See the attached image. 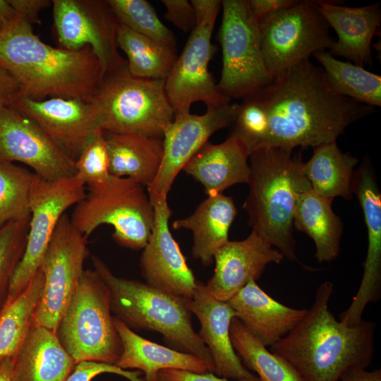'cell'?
I'll use <instances>...</instances> for the list:
<instances>
[{"label": "cell", "mask_w": 381, "mask_h": 381, "mask_svg": "<svg viewBox=\"0 0 381 381\" xmlns=\"http://www.w3.org/2000/svg\"><path fill=\"white\" fill-rule=\"evenodd\" d=\"M268 119L262 148L291 150L337 141L373 107L336 94L322 68L309 59L284 70L255 92Z\"/></svg>", "instance_id": "obj_1"}, {"label": "cell", "mask_w": 381, "mask_h": 381, "mask_svg": "<svg viewBox=\"0 0 381 381\" xmlns=\"http://www.w3.org/2000/svg\"><path fill=\"white\" fill-rule=\"evenodd\" d=\"M332 282L317 289L305 317L270 351L286 361L303 381H339L347 372L367 369L374 353V322L348 326L329 308Z\"/></svg>", "instance_id": "obj_2"}, {"label": "cell", "mask_w": 381, "mask_h": 381, "mask_svg": "<svg viewBox=\"0 0 381 381\" xmlns=\"http://www.w3.org/2000/svg\"><path fill=\"white\" fill-rule=\"evenodd\" d=\"M0 67L35 100L64 97L91 103L103 78L90 47L68 50L49 45L17 16L0 30Z\"/></svg>", "instance_id": "obj_3"}, {"label": "cell", "mask_w": 381, "mask_h": 381, "mask_svg": "<svg viewBox=\"0 0 381 381\" xmlns=\"http://www.w3.org/2000/svg\"><path fill=\"white\" fill-rule=\"evenodd\" d=\"M250 191L243 204L248 225L291 261L296 255L293 215L295 191L303 176L301 152L262 148L249 156Z\"/></svg>", "instance_id": "obj_4"}, {"label": "cell", "mask_w": 381, "mask_h": 381, "mask_svg": "<svg viewBox=\"0 0 381 381\" xmlns=\"http://www.w3.org/2000/svg\"><path fill=\"white\" fill-rule=\"evenodd\" d=\"M94 270L109 288L111 313L131 329L160 333L174 349L199 357L213 373L208 348L192 324L188 301L139 281L121 278L99 258H92Z\"/></svg>", "instance_id": "obj_5"}, {"label": "cell", "mask_w": 381, "mask_h": 381, "mask_svg": "<svg viewBox=\"0 0 381 381\" xmlns=\"http://www.w3.org/2000/svg\"><path fill=\"white\" fill-rule=\"evenodd\" d=\"M164 80L132 75L126 61L104 75L91 102L99 130L163 137L174 117Z\"/></svg>", "instance_id": "obj_6"}, {"label": "cell", "mask_w": 381, "mask_h": 381, "mask_svg": "<svg viewBox=\"0 0 381 381\" xmlns=\"http://www.w3.org/2000/svg\"><path fill=\"white\" fill-rule=\"evenodd\" d=\"M56 334L76 364L116 365L121 342L111 315L109 288L95 270L84 271Z\"/></svg>", "instance_id": "obj_7"}, {"label": "cell", "mask_w": 381, "mask_h": 381, "mask_svg": "<svg viewBox=\"0 0 381 381\" xmlns=\"http://www.w3.org/2000/svg\"><path fill=\"white\" fill-rule=\"evenodd\" d=\"M154 215L144 186L128 178L110 176L103 184L88 188L70 219L87 239L98 226L111 225L119 245L138 250L147 243Z\"/></svg>", "instance_id": "obj_8"}, {"label": "cell", "mask_w": 381, "mask_h": 381, "mask_svg": "<svg viewBox=\"0 0 381 381\" xmlns=\"http://www.w3.org/2000/svg\"><path fill=\"white\" fill-rule=\"evenodd\" d=\"M222 19L218 40L222 68L217 85L229 98H245L273 78L264 61L258 20L248 0L222 1Z\"/></svg>", "instance_id": "obj_9"}, {"label": "cell", "mask_w": 381, "mask_h": 381, "mask_svg": "<svg viewBox=\"0 0 381 381\" xmlns=\"http://www.w3.org/2000/svg\"><path fill=\"white\" fill-rule=\"evenodd\" d=\"M258 22L262 56L272 78L314 53L330 49L335 42L316 1H296Z\"/></svg>", "instance_id": "obj_10"}, {"label": "cell", "mask_w": 381, "mask_h": 381, "mask_svg": "<svg viewBox=\"0 0 381 381\" xmlns=\"http://www.w3.org/2000/svg\"><path fill=\"white\" fill-rule=\"evenodd\" d=\"M85 193V186L75 176L48 181L35 175L30 193L26 246L12 275L4 305L13 301L25 290L40 267L61 217Z\"/></svg>", "instance_id": "obj_11"}, {"label": "cell", "mask_w": 381, "mask_h": 381, "mask_svg": "<svg viewBox=\"0 0 381 381\" xmlns=\"http://www.w3.org/2000/svg\"><path fill=\"white\" fill-rule=\"evenodd\" d=\"M88 255L87 238L73 226L70 217L63 214L40 267L44 285L33 325L56 333L85 271Z\"/></svg>", "instance_id": "obj_12"}, {"label": "cell", "mask_w": 381, "mask_h": 381, "mask_svg": "<svg viewBox=\"0 0 381 381\" xmlns=\"http://www.w3.org/2000/svg\"><path fill=\"white\" fill-rule=\"evenodd\" d=\"M53 18L61 48L92 49L103 76L126 61L119 52V22L108 0H53Z\"/></svg>", "instance_id": "obj_13"}, {"label": "cell", "mask_w": 381, "mask_h": 381, "mask_svg": "<svg viewBox=\"0 0 381 381\" xmlns=\"http://www.w3.org/2000/svg\"><path fill=\"white\" fill-rule=\"evenodd\" d=\"M240 104L207 106L200 115L190 111L175 113L163 134L164 152L161 166L152 183L147 189L153 204L167 200L168 193L178 175L196 152L216 131L234 122Z\"/></svg>", "instance_id": "obj_14"}, {"label": "cell", "mask_w": 381, "mask_h": 381, "mask_svg": "<svg viewBox=\"0 0 381 381\" xmlns=\"http://www.w3.org/2000/svg\"><path fill=\"white\" fill-rule=\"evenodd\" d=\"M215 20L196 22L171 72L165 79L164 88L174 113L190 111L195 102L206 106L219 107L230 103L209 71V63L214 54L211 42Z\"/></svg>", "instance_id": "obj_15"}, {"label": "cell", "mask_w": 381, "mask_h": 381, "mask_svg": "<svg viewBox=\"0 0 381 381\" xmlns=\"http://www.w3.org/2000/svg\"><path fill=\"white\" fill-rule=\"evenodd\" d=\"M0 162H19L53 181L75 175V160L33 121L12 107L0 109Z\"/></svg>", "instance_id": "obj_16"}, {"label": "cell", "mask_w": 381, "mask_h": 381, "mask_svg": "<svg viewBox=\"0 0 381 381\" xmlns=\"http://www.w3.org/2000/svg\"><path fill=\"white\" fill-rule=\"evenodd\" d=\"M153 207L151 234L140 257L141 274L151 287L190 301L198 282L170 231L169 220L172 211L167 200L159 201Z\"/></svg>", "instance_id": "obj_17"}, {"label": "cell", "mask_w": 381, "mask_h": 381, "mask_svg": "<svg viewBox=\"0 0 381 381\" xmlns=\"http://www.w3.org/2000/svg\"><path fill=\"white\" fill-rule=\"evenodd\" d=\"M352 191L362 209L368 248L359 288L351 305L339 317V320L348 326L358 324L368 304L376 303L381 298V193L367 159L355 170Z\"/></svg>", "instance_id": "obj_18"}, {"label": "cell", "mask_w": 381, "mask_h": 381, "mask_svg": "<svg viewBox=\"0 0 381 381\" xmlns=\"http://www.w3.org/2000/svg\"><path fill=\"white\" fill-rule=\"evenodd\" d=\"M11 107L33 121L73 160L99 131L91 103L80 99L35 100L23 92Z\"/></svg>", "instance_id": "obj_19"}, {"label": "cell", "mask_w": 381, "mask_h": 381, "mask_svg": "<svg viewBox=\"0 0 381 381\" xmlns=\"http://www.w3.org/2000/svg\"><path fill=\"white\" fill-rule=\"evenodd\" d=\"M188 306L199 320L200 329L198 334L210 352L213 373L231 380L260 381L243 365L233 348L230 325L236 313L228 302L216 298L205 285L198 282Z\"/></svg>", "instance_id": "obj_20"}, {"label": "cell", "mask_w": 381, "mask_h": 381, "mask_svg": "<svg viewBox=\"0 0 381 381\" xmlns=\"http://www.w3.org/2000/svg\"><path fill=\"white\" fill-rule=\"evenodd\" d=\"M284 257L255 233L242 241H229L214 255L215 268L205 285L216 298L228 301L250 281H256L267 265Z\"/></svg>", "instance_id": "obj_21"}, {"label": "cell", "mask_w": 381, "mask_h": 381, "mask_svg": "<svg viewBox=\"0 0 381 381\" xmlns=\"http://www.w3.org/2000/svg\"><path fill=\"white\" fill-rule=\"evenodd\" d=\"M244 327L266 347L286 336L305 317L307 308L286 306L250 281L228 301Z\"/></svg>", "instance_id": "obj_22"}, {"label": "cell", "mask_w": 381, "mask_h": 381, "mask_svg": "<svg viewBox=\"0 0 381 381\" xmlns=\"http://www.w3.org/2000/svg\"><path fill=\"white\" fill-rule=\"evenodd\" d=\"M316 4L329 26L337 35V40L329 52L362 67L365 64H371L372 40L381 22L379 4L349 7L316 1Z\"/></svg>", "instance_id": "obj_23"}, {"label": "cell", "mask_w": 381, "mask_h": 381, "mask_svg": "<svg viewBox=\"0 0 381 381\" xmlns=\"http://www.w3.org/2000/svg\"><path fill=\"white\" fill-rule=\"evenodd\" d=\"M249 155L242 143L231 135L224 142H206L183 168L200 182L206 193H222L238 183H248Z\"/></svg>", "instance_id": "obj_24"}, {"label": "cell", "mask_w": 381, "mask_h": 381, "mask_svg": "<svg viewBox=\"0 0 381 381\" xmlns=\"http://www.w3.org/2000/svg\"><path fill=\"white\" fill-rule=\"evenodd\" d=\"M332 201L315 192L303 175L295 191L294 228L313 239L319 262H332L340 253L343 224L332 210Z\"/></svg>", "instance_id": "obj_25"}, {"label": "cell", "mask_w": 381, "mask_h": 381, "mask_svg": "<svg viewBox=\"0 0 381 381\" xmlns=\"http://www.w3.org/2000/svg\"><path fill=\"white\" fill-rule=\"evenodd\" d=\"M121 342V353L116 365L123 369L138 370L146 381H157L159 371L176 369L194 373L211 372L204 361L193 354L172 349L136 334L114 317Z\"/></svg>", "instance_id": "obj_26"}, {"label": "cell", "mask_w": 381, "mask_h": 381, "mask_svg": "<svg viewBox=\"0 0 381 381\" xmlns=\"http://www.w3.org/2000/svg\"><path fill=\"white\" fill-rule=\"evenodd\" d=\"M237 214L231 197L222 193L208 194L189 216L173 222L174 229L193 232L191 253L205 266L210 265L217 250L229 240V231Z\"/></svg>", "instance_id": "obj_27"}, {"label": "cell", "mask_w": 381, "mask_h": 381, "mask_svg": "<svg viewBox=\"0 0 381 381\" xmlns=\"http://www.w3.org/2000/svg\"><path fill=\"white\" fill-rule=\"evenodd\" d=\"M104 133L110 175L128 178L146 188L150 186L161 166L163 138L134 133Z\"/></svg>", "instance_id": "obj_28"}, {"label": "cell", "mask_w": 381, "mask_h": 381, "mask_svg": "<svg viewBox=\"0 0 381 381\" xmlns=\"http://www.w3.org/2000/svg\"><path fill=\"white\" fill-rule=\"evenodd\" d=\"M75 365L54 332L33 325L14 358L13 373L16 381H66Z\"/></svg>", "instance_id": "obj_29"}, {"label": "cell", "mask_w": 381, "mask_h": 381, "mask_svg": "<svg viewBox=\"0 0 381 381\" xmlns=\"http://www.w3.org/2000/svg\"><path fill=\"white\" fill-rule=\"evenodd\" d=\"M358 159L349 152H343L337 141L313 147L310 159L303 162L302 171L313 190L318 194L334 200L353 198L352 185L355 167Z\"/></svg>", "instance_id": "obj_30"}, {"label": "cell", "mask_w": 381, "mask_h": 381, "mask_svg": "<svg viewBox=\"0 0 381 381\" xmlns=\"http://www.w3.org/2000/svg\"><path fill=\"white\" fill-rule=\"evenodd\" d=\"M44 285L40 269L25 290L0 310V362L14 359L33 326L34 316Z\"/></svg>", "instance_id": "obj_31"}, {"label": "cell", "mask_w": 381, "mask_h": 381, "mask_svg": "<svg viewBox=\"0 0 381 381\" xmlns=\"http://www.w3.org/2000/svg\"><path fill=\"white\" fill-rule=\"evenodd\" d=\"M330 88L337 95L370 106H381V76L363 67L336 59L329 52L313 54Z\"/></svg>", "instance_id": "obj_32"}, {"label": "cell", "mask_w": 381, "mask_h": 381, "mask_svg": "<svg viewBox=\"0 0 381 381\" xmlns=\"http://www.w3.org/2000/svg\"><path fill=\"white\" fill-rule=\"evenodd\" d=\"M116 39L119 48L127 56V67L132 75L165 80L177 59L176 50L120 23Z\"/></svg>", "instance_id": "obj_33"}, {"label": "cell", "mask_w": 381, "mask_h": 381, "mask_svg": "<svg viewBox=\"0 0 381 381\" xmlns=\"http://www.w3.org/2000/svg\"><path fill=\"white\" fill-rule=\"evenodd\" d=\"M230 338L243 365L260 381H303L286 361L269 351L237 318L231 320Z\"/></svg>", "instance_id": "obj_34"}, {"label": "cell", "mask_w": 381, "mask_h": 381, "mask_svg": "<svg viewBox=\"0 0 381 381\" xmlns=\"http://www.w3.org/2000/svg\"><path fill=\"white\" fill-rule=\"evenodd\" d=\"M35 174L11 162H0V229L30 216V193Z\"/></svg>", "instance_id": "obj_35"}, {"label": "cell", "mask_w": 381, "mask_h": 381, "mask_svg": "<svg viewBox=\"0 0 381 381\" xmlns=\"http://www.w3.org/2000/svg\"><path fill=\"white\" fill-rule=\"evenodd\" d=\"M119 23L134 32L176 50L172 31L159 18L146 0H108Z\"/></svg>", "instance_id": "obj_36"}, {"label": "cell", "mask_w": 381, "mask_h": 381, "mask_svg": "<svg viewBox=\"0 0 381 381\" xmlns=\"http://www.w3.org/2000/svg\"><path fill=\"white\" fill-rule=\"evenodd\" d=\"M30 216L13 220L0 229V310L7 298L10 282L24 253Z\"/></svg>", "instance_id": "obj_37"}, {"label": "cell", "mask_w": 381, "mask_h": 381, "mask_svg": "<svg viewBox=\"0 0 381 381\" xmlns=\"http://www.w3.org/2000/svg\"><path fill=\"white\" fill-rule=\"evenodd\" d=\"M231 135L245 146L249 156L261 149L268 131V119L262 102L254 92L243 98Z\"/></svg>", "instance_id": "obj_38"}, {"label": "cell", "mask_w": 381, "mask_h": 381, "mask_svg": "<svg viewBox=\"0 0 381 381\" xmlns=\"http://www.w3.org/2000/svg\"><path fill=\"white\" fill-rule=\"evenodd\" d=\"M75 176L88 188L98 186L109 178V157L104 131L92 135L75 160Z\"/></svg>", "instance_id": "obj_39"}, {"label": "cell", "mask_w": 381, "mask_h": 381, "mask_svg": "<svg viewBox=\"0 0 381 381\" xmlns=\"http://www.w3.org/2000/svg\"><path fill=\"white\" fill-rule=\"evenodd\" d=\"M166 8L164 18L184 32H191L196 26L195 9L188 0H162Z\"/></svg>", "instance_id": "obj_40"}, {"label": "cell", "mask_w": 381, "mask_h": 381, "mask_svg": "<svg viewBox=\"0 0 381 381\" xmlns=\"http://www.w3.org/2000/svg\"><path fill=\"white\" fill-rule=\"evenodd\" d=\"M16 15L26 23L32 25L40 24V12L49 6L52 2L49 0H8Z\"/></svg>", "instance_id": "obj_41"}, {"label": "cell", "mask_w": 381, "mask_h": 381, "mask_svg": "<svg viewBox=\"0 0 381 381\" xmlns=\"http://www.w3.org/2000/svg\"><path fill=\"white\" fill-rule=\"evenodd\" d=\"M157 381H248L231 380L217 376L212 372L203 373L176 369H165L159 372Z\"/></svg>", "instance_id": "obj_42"}, {"label": "cell", "mask_w": 381, "mask_h": 381, "mask_svg": "<svg viewBox=\"0 0 381 381\" xmlns=\"http://www.w3.org/2000/svg\"><path fill=\"white\" fill-rule=\"evenodd\" d=\"M23 92L20 84L8 71L0 67V109L11 106Z\"/></svg>", "instance_id": "obj_43"}, {"label": "cell", "mask_w": 381, "mask_h": 381, "mask_svg": "<svg viewBox=\"0 0 381 381\" xmlns=\"http://www.w3.org/2000/svg\"><path fill=\"white\" fill-rule=\"evenodd\" d=\"M295 0H248L250 11L259 21L265 16L287 8L294 4Z\"/></svg>", "instance_id": "obj_44"}, {"label": "cell", "mask_w": 381, "mask_h": 381, "mask_svg": "<svg viewBox=\"0 0 381 381\" xmlns=\"http://www.w3.org/2000/svg\"><path fill=\"white\" fill-rule=\"evenodd\" d=\"M341 381H381V370L368 371L367 369H354L344 374Z\"/></svg>", "instance_id": "obj_45"}, {"label": "cell", "mask_w": 381, "mask_h": 381, "mask_svg": "<svg viewBox=\"0 0 381 381\" xmlns=\"http://www.w3.org/2000/svg\"><path fill=\"white\" fill-rule=\"evenodd\" d=\"M16 16L9 1L0 0V30Z\"/></svg>", "instance_id": "obj_46"}, {"label": "cell", "mask_w": 381, "mask_h": 381, "mask_svg": "<svg viewBox=\"0 0 381 381\" xmlns=\"http://www.w3.org/2000/svg\"><path fill=\"white\" fill-rule=\"evenodd\" d=\"M13 358H6L0 362V381H16L13 373Z\"/></svg>", "instance_id": "obj_47"}]
</instances>
